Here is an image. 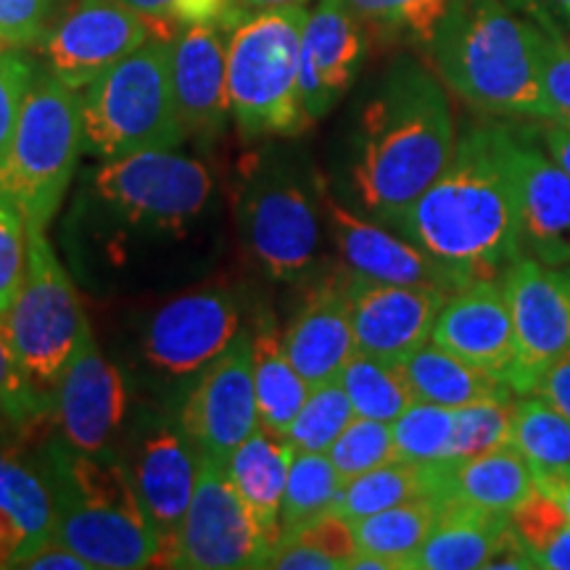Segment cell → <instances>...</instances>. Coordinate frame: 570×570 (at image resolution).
I'll return each mask as SVG.
<instances>
[{
  "label": "cell",
  "instance_id": "cell-1",
  "mask_svg": "<svg viewBox=\"0 0 570 570\" xmlns=\"http://www.w3.org/2000/svg\"><path fill=\"white\" fill-rule=\"evenodd\" d=\"M515 146L502 125L470 127L444 173L391 225L468 283L504 277L523 256Z\"/></svg>",
  "mask_w": 570,
  "mask_h": 570
},
{
  "label": "cell",
  "instance_id": "cell-2",
  "mask_svg": "<svg viewBox=\"0 0 570 570\" xmlns=\"http://www.w3.org/2000/svg\"><path fill=\"white\" fill-rule=\"evenodd\" d=\"M454 146L452 109L436 77L412 59L396 61L356 132L352 185L362 209L394 223L444 173Z\"/></svg>",
  "mask_w": 570,
  "mask_h": 570
},
{
  "label": "cell",
  "instance_id": "cell-3",
  "mask_svg": "<svg viewBox=\"0 0 570 570\" xmlns=\"http://www.w3.org/2000/svg\"><path fill=\"white\" fill-rule=\"evenodd\" d=\"M449 90L483 114L550 119L537 63V24L508 0H449L428 40Z\"/></svg>",
  "mask_w": 570,
  "mask_h": 570
},
{
  "label": "cell",
  "instance_id": "cell-4",
  "mask_svg": "<svg viewBox=\"0 0 570 570\" xmlns=\"http://www.w3.org/2000/svg\"><path fill=\"white\" fill-rule=\"evenodd\" d=\"M42 470L56 504L53 541L88 560L92 570L159 566V531L125 462L63 444L46 454Z\"/></svg>",
  "mask_w": 570,
  "mask_h": 570
},
{
  "label": "cell",
  "instance_id": "cell-5",
  "mask_svg": "<svg viewBox=\"0 0 570 570\" xmlns=\"http://www.w3.org/2000/svg\"><path fill=\"white\" fill-rule=\"evenodd\" d=\"M173 40L148 38L82 96V151L106 161L185 140L173 90Z\"/></svg>",
  "mask_w": 570,
  "mask_h": 570
},
{
  "label": "cell",
  "instance_id": "cell-6",
  "mask_svg": "<svg viewBox=\"0 0 570 570\" xmlns=\"http://www.w3.org/2000/svg\"><path fill=\"white\" fill-rule=\"evenodd\" d=\"M304 6L254 11L227 38V96L240 138L294 135L304 130L298 98V56Z\"/></svg>",
  "mask_w": 570,
  "mask_h": 570
},
{
  "label": "cell",
  "instance_id": "cell-7",
  "mask_svg": "<svg viewBox=\"0 0 570 570\" xmlns=\"http://www.w3.org/2000/svg\"><path fill=\"white\" fill-rule=\"evenodd\" d=\"M82 151V98L61 80L35 75L17 132L0 159V194L27 227L46 230L59 212Z\"/></svg>",
  "mask_w": 570,
  "mask_h": 570
},
{
  "label": "cell",
  "instance_id": "cell-8",
  "mask_svg": "<svg viewBox=\"0 0 570 570\" xmlns=\"http://www.w3.org/2000/svg\"><path fill=\"white\" fill-rule=\"evenodd\" d=\"M6 323L27 375L48 394L59 383L90 323L42 227H27L24 281Z\"/></svg>",
  "mask_w": 570,
  "mask_h": 570
},
{
  "label": "cell",
  "instance_id": "cell-9",
  "mask_svg": "<svg viewBox=\"0 0 570 570\" xmlns=\"http://www.w3.org/2000/svg\"><path fill=\"white\" fill-rule=\"evenodd\" d=\"M277 547L227 473L223 460L202 452L196 491L177 533L169 568L244 570L265 568Z\"/></svg>",
  "mask_w": 570,
  "mask_h": 570
},
{
  "label": "cell",
  "instance_id": "cell-10",
  "mask_svg": "<svg viewBox=\"0 0 570 570\" xmlns=\"http://www.w3.org/2000/svg\"><path fill=\"white\" fill-rule=\"evenodd\" d=\"M92 188L132 227L180 233L209 202L212 177L196 159L154 148L106 161L92 175Z\"/></svg>",
  "mask_w": 570,
  "mask_h": 570
},
{
  "label": "cell",
  "instance_id": "cell-11",
  "mask_svg": "<svg viewBox=\"0 0 570 570\" xmlns=\"http://www.w3.org/2000/svg\"><path fill=\"white\" fill-rule=\"evenodd\" d=\"M238 223L248 254L277 281H294L315 267L317 204L294 175L283 169L248 175L238 196Z\"/></svg>",
  "mask_w": 570,
  "mask_h": 570
},
{
  "label": "cell",
  "instance_id": "cell-12",
  "mask_svg": "<svg viewBox=\"0 0 570 570\" xmlns=\"http://www.w3.org/2000/svg\"><path fill=\"white\" fill-rule=\"evenodd\" d=\"M161 30L175 38L180 27L142 17L119 0H80L48 30L42 51L56 80L85 90L148 38H161Z\"/></svg>",
  "mask_w": 570,
  "mask_h": 570
},
{
  "label": "cell",
  "instance_id": "cell-13",
  "mask_svg": "<svg viewBox=\"0 0 570 570\" xmlns=\"http://www.w3.org/2000/svg\"><path fill=\"white\" fill-rule=\"evenodd\" d=\"M502 281L515 327V362L508 386L525 396L570 352V265L552 267L523 254Z\"/></svg>",
  "mask_w": 570,
  "mask_h": 570
},
{
  "label": "cell",
  "instance_id": "cell-14",
  "mask_svg": "<svg viewBox=\"0 0 570 570\" xmlns=\"http://www.w3.org/2000/svg\"><path fill=\"white\" fill-rule=\"evenodd\" d=\"M180 425L198 452L223 462L259 428L252 333H240L202 370L183 404Z\"/></svg>",
  "mask_w": 570,
  "mask_h": 570
},
{
  "label": "cell",
  "instance_id": "cell-15",
  "mask_svg": "<svg viewBox=\"0 0 570 570\" xmlns=\"http://www.w3.org/2000/svg\"><path fill=\"white\" fill-rule=\"evenodd\" d=\"M356 352L399 360L431 341L449 294L428 285H396L344 273Z\"/></svg>",
  "mask_w": 570,
  "mask_h": 570
},
{
  "label": "cell",
  "instance_id": "cell-16",
  "mask_svg": "<svg viewBox=\"0 0 570 570\" xmlns=\"http://www.w3.org/2000/svg\"><path fill=\"white\" fill-rule=\"evenodd\" d=\"M202 452L183 425L167 420L154 423L135 439L130 460L125 462L148 518L161 539V568H169L177 533L196 491Z\"/></svg>",
  "mask_w": 570,
  "mask_h": 570
},
{
  "label": "cell",
  "instance_id": "cell-17",
  "mask_svg": "<svg viewBox=\"0 0 570 570\" xmlns=\"http://www.w3.org/2000/svg\"><path fill=\"white\" fill-rule=\"evenodd\" d=\"M240 333V306L227 291H194L164 304L148 323L146 360L167 375H194Z\"/></svg>",
  "mask_w": 570,
  "mask_h": 570
},
{
  "label": "cell",
  "instance_id": "cell-18",
  "mask_svg": "<svg viewBox=\"0 0 570 570\" xmlns=\"http://www.w3.org/2000/svg\"><path fill=\"white\" fill-rule=\"evenodd\" d=\"M365 24L348 0H317L306 13L298 56V98L304 125L317 122L352 88L365 59Z\"/></svg>",
  "mask_w": 570,
  "mask_h": 570
},
{
  "label": "cell",
  "instance_id": "cell-19",
  "mask_svg": "<svg viewBox=\"0 0 570 570\" xmlns=\"http://www.w3.org/2000/svg\"><path fill=\"white\" fill-rule=\"evenodd\" d=\"M53 412L63 441L77 452L104 454L122 428L125 377L98 348L90 327L56 383Z\"/></svg>",
  "mask_w": 570,
  "mask_h": 570
},
{
  "label": "cell",
  "instance_id": "cell-20",
  "mask_svg": "<svg viewBox=\"0 0 570 570\" xmlns=\"http://www.w3.org/2000/svg\"><path fill=\"white\" fill-rule=\"evenodd\" d=\"M323 209L348 273L381 283L428 285V288L446 291L449 296L470 285L465 277L441 265L425 248L412 244L410 238H399L386 227L360 219L336 198L323 196Z\"/></svg>",
  "mask_w": 570,
  "mask_h": 570
},
{
  "label": "cell",
  "instance_id": "cell-21",
  "mask_svg": "<svg viewBox=\"0 0 570 570\" xmlns=\"http://www.w3.org/2000/svg\"><path fill=\"white\" fill-rule=\"evenodd\" d=\"M431 341L470 365L508 381L515 362V327L504 281H475L446 298Z\"/></svg>",
  "mask_w": 570,
  "mask_h": 570
},
{
  "label": "cell",
  "instance_id": "cell-22",
  "mask_svg": "<svg viewBox=\"0 0 570 570\" xmlns=\"http://www.w3.org/2000/svg\"><path fill=\"white\" fill-rule=\"evenodd\" d=\"M177 117L188 135H217L230 117L223 24H185L173 42Z\"/></svg>",
  "mask_w": 570,
  "mask_h": 570
},
{
  "label": "cell",
  "instance_id": "cell-23",
  "mask_svg": "<svg viewBox=\"0 0 570 570\" xmlns=\"http://www.w3.org/2000/svg\"><path fill=\"white\" fill-rule=\"evenodd\" d=\"M520 252L544 265H570V175L539 148L515 146Z\"/></svg>",
  "mask_w": 570,
  "mask_h": 570
},
{
  "label": "cell",
  "instance_id": "cell-24",
  "mask_svg": "<svg viewBox=\"0 0 570 570\" xmlns=\"http://www.w3.org/2000/svg\"><path fill=\"white\" fill-rule=\"evenodd\" d=\"M283 348L309 386L338 381L356 354L344 273L320 283L283 333Z\"/></svg>",
  "mask_w": 570,
  "mask_h": 570
},
{
  "label": "cell",
  "instance_id": "cell-25",
  "mask_svg": "<svg viewBox=\"0 0 570 570\" xmlns=\"http://www.w3.org/2000/svg\"><path fill=\"white\" fill-rule=\"evenodd\" d=\"M56 504L46 470L0 449V568H21L53 539Z\"/></svg>",
  "mask_w": 570,
  "mask_h": 570
},
{
  "label": "cell",
  "instance_id": "cell-26",
  "mask_svg": "<svg viewBox=\"0 0 570 570\" xmlns=\"http://www.w3.org/2000/svg\"><path fill=\"white\" fill-rule=\"evenodd\" d=\"M431 497L441 504L468 502L504 515H512V510L537 489L529 460L512 444L465 460L431 462Z\"/></svg>",
  "mask_w": 570,
  "mask_h": 570
},
{
  "label": "cell",
  "instance_id": "cell-27",
  "mask_svg": "<svg viewBox=\"0 0 570 570\" xmlns=\"http://www.w3.org/2000/svg\"><path fill=\"white\" fill-rule=\"evenodd\" d=\"M515 537L512 518L468 502H444L439 520L423 541L410 570L487 568Z\"/></svg>",
  "mask_w": 570,
  "mask_h": 570
},
{
  "label": "cell",
  "instance_id": "cell-28",
  "mask_svg": "<svg viewBox=\"0 0 570 570\" xmlns=\"http://www.w3.org/2000/svg\"><path fill=\"white\" fill-rule=\"evenodd\" d=\"M296 446L288 433L262 425L227 458V473L269 539L281 541V508Z\"/></svg>",
  "mask_w": 570,
  "mask_h": 570
},
{
  "label": "cell",
  "instance_id": "cell-29",
  "mask_svg": "<svg viewBox=\"0 0 570 570\" xmlns=\"http://www.w3.org/2000/svg\"><path fill=\"white\" fill-rule=\"evenodd\" d=\"M402 375L407 377L412 394L420 402L441 404V407H465V404L489 402V399H512V391L504 377L489 370H481L446 348L423 344L396 360Z\"/></svg>",
  "mask_w": 570,
  "mask_h": 570
},
{
  "label": "cell",
  "instance_id": "cell-30",
  "mask_svg": "<svg viewBox=\"0 0 570 570\" xmlns=\"http://www.w3.org/2000/svg\"><path fill=\"white\" fill-rule=\"evenodd\" d=\"M254 383L259 423L288 433L312 386L288 360L273 323L259 325L254 333Z\"/></svg>",
  "mask_w": 570,
  "mask_h": 570
},
{
  "label": "cell",
  "instance_id": "cell-31",
  "mask_svg": "<svg viewBox=\"0 0 570 570\" xmlns=\"http://www.w3.org/2000/svg\"><path fill=\"white\" fill-rule=\"evenodd\" d=\"M441 502L436 497H415L394 508L375 512L354 523L360 552L377 554L396 562L399 570H410L423 541L436 525Z\"/></svg>",
  "mask_w": 570,
  "mask_h": 570
},
{
  "label": "cell",
  "instance_id": "cell-32",
  "mask_svg": "<svg viewBox=\"0 0 570 570\" xmlns=\"http://www.w3.org/2000/svg\"><path fill=\"white\" fill-rule=\"evenodd\" d=\"M431 465L396 458L386 465H377L367 473L356 475V479H348L341 489L333 512H338L348 523H356V520L394 508V504L407 502V499L431 497Z\"/></svg>",
  "mask_w": 570,
  "mask_h": 570
},
{
  "label": "cell",
  "instance_id": "cell-33",
  "mask_svg": "<svg viewBox=\"0 0 570 570\" xmlns=\"http://www.w3.org/2000/svg\"><path fill=\"white\" fill-rule=\"evenodd\" d=\"M338 383L360 417L394 423L410 404L417 402L396 360L383 356L356 352L341 370Z\"/></svg>",
  "mask_w": 570,
  "mask_h": 570
},
{
  "label": "cell",
  "instance_id": "cell-34",
  "mask_svg": "<svg viewBox=\"0 0 570 570\" xmlns=\"http://www.w3.org/2000/svg\"><path fill=\"white\" fill-rule=\"evenodd\" d=\"M344 483L346 481L341 479L327 452H302V449H296L283 494L281 539L291 537L312 520L336 510Z\"/></svg>",
  "mask_w": 570,
  "mask_h": 570
},
{
  "label": "cell",
  "instance_id": "cell-35",
  "mask_svg": "<svg viewBox=\"0 0 570 570\" xmlns=\"http://www.w3.org/2000/svg\"><path fill=\"white\" fill-rule=\"evenodd\" d=\"M510 444L529 460L531 470L570 468V417L547 399L525 394L512 402Z\"/></svg>",
  "mask_w": 570,
  "mask_h": 570
},
{
  "label": "cell",
  "instance_id": "cell-36",
  "mask_svg": "<svg viewBox=\"0 0 570 570\" xmlns=\"http://www.w3.org/2000/svg\"><path fill=\"white\" fill-rule=\"evenodd\" d=\"M391 431H394L399 460L420 462V465L444 462L452 446L454 410L417 399L391 423Z\"/></svg>",
  "mask_w": 570,
  "mask_h": 570
},
{
  "label": "cell",
  "instance_id": "cell-37",
  "mask_svg": "<svg viewBox=\"0 0 570 570\" xmlns=\"http://www.w3.org/2000/svg\"><path fill=\"white\" fill-rule=\"evenodd\" d=\"M354 417L356 412L344 386L338 381L320 383L309 389V396L291 425L288 439L302 452H327Z\"/></svg>",
  "mask_w": 570,
  "mask_h": 570
},
{
  "label": "cell",
  "instance_id": "cell-38",
  "mask_svg": "<svg viewBox=\"0 0 570 570\" xmlns=\"http://www.w3.org/2000/svg\"><path fill=\"white\" fill-rule=\"evenodd\" d=\"M51 407L53 399L30 381L13 346L9 323L0 315V425L30 428Z\"/></svg>",
  "mask_w": 570,
  "mask_h": 570
},
{
  "label": "cell",
  "instance_id": "cell-39",
  "mask_svg": "<svg viewBox=\"0 0 570 570\" xmlns=\"http://www.w3.org/2000/svg\"><path fill=\"white\" fill-rule=\"evenodd\" d=\"M362 24L386 38L428 42L444 17L449 0H348Z\"/></svg>",
  "mask_w": 570,
  "mask_h": 570
},
{
  "label": "cell",
  "instance_id": "cell-40",
  "mask_svg": "<svg viewBox=\"0 0 570 570\" xmlns=\"http://www.w3.org/2000/svg\"><path fill=\"white\" fill-rule=\"evenodd\" d=\"M512 399L465 404L454 410V433L449 460H465L510 444Z\"/></svg>",
  "mask_w": 570,
  "mask_h": 570
},
{
  "label": "cell",
  "instance_id": "cell-41",
  "mask_svg": "<svg viewBox=\"0 0 570 570\" xmlns=\"http://www.w3.org/2000/svg\"><path fill=\"white\" fill-rule=\"evenodd\" d=\"M327 458L333 460L344 481L356 479V475L367 473L377 465H386V462L396 460L391 423L356 415L344 428V433L333 441V446L327 449Z\"/></svg>",
  "mask_w": 570,
  "mask_h": 570
},
{
  "label": "cell",
  "instance_id": "cell-42",
  "mask_svg": "<svg viewBox=\"0 0 570 570\" xmlns=\"http://www.w3.org/2000/svg\"><path fill=\"white\" fill-rule=\"evenodd\" d=\"M537 24V63L550 119L570 125V46L562 40L558 24L550 19H533Z\"/></svg>",
  "mask_w": 570,
  "mask_h": 570
},
{
  "label": "cell",
  "instance_id": "cell-43",
  "mask_svg": "<svg viewBox=\"0 0 570 570\" xmlns=\"http://www.w3.org/2000/svg\"><path fill=\"white\" fill-rule=\"evenodd\" d=\"M130 6L142 17L167 21V24H223L233 27L240 19H246V11L240 9L238 0H119Z\"/></svg>",
  "mask_w": 570,
  "mask_h": 570
},
{
  "label": "cell",
  "instance_id": "cell-44",
  "mask_svg": "<svg viewBox=\"0 0 570 570\" xmlns=\"http://www.w3.org/2000/svg\"><path fill=\"white\" fill-rule=\"evenodd\" d=\"M27 265V223L9 198L0 194V315L17 302Z\"/></svg>",
  "mask_w": 570,
  "mask_h": 570
},
{
  "label": "cell",
  "instance_id": "cell-45",
  "mask_svg": "<svg viewBox=\"0 0 570 570\" xmlns=\"http://www.w3.org/2000/svg\"><path fill=\"white\" fill-rule=\"evenodd\" d=\"M32 80L35 69L24 56H19L13 48L0 51V159L9 151L13 132H17L21 106H24Z\"/></svg>",
  "mask_w": 570,
  "mask_h": 570
},
{
  "label": "cell",
  "instance_id": "cell-46",
  "mask_svg": "<svg viewBox=\"0 0 570 570\" xmlns=\"http://www.w3.org/2000/svg\"><path fill=\"white\" fill-rule=\"evenodd\" d=\"M56 0H0V40L24 48L48 35Z\"/></svg>",
  "mask_w": 570,
  "mask_h": 570
},
{
  "label": "cell",
  "instance_id": "cell-47",
  "mask_svg": "<svg viewBox=\"0 0 570 570\" xmlns=\"http://www.w3.org/2000/svg\"><path fill=\"white\" fill-rule=\"evenodd\" d=\"M533 394L547 399L554 410L570 417V352L562 354L554 365L539 377Z\"/></svg>",
  "mask_w": 570,
  "mask_h": 570
},
{
  "label": "cell",
  "instance_id": "cell-48",
  "mask_svg": "<svg viewBox=\"0 0 570 570\" xmlns=\"http://www.w3.org/2000/svg\"><path fill=\"white\" fill-rule=\"evenodd\" d=\"M533 566L547 570H570V518L529 552Z\"/></svg>",
  "mask_w": 570,
  "mask_h": 570
},
{
  "label": "cell",
  "instance_id": "cell-49",
  "mask_svg": "<svg viewBox=\"0 0 570 570\" xmlns=\"http://www.w3.org/2000/svg\"><path fill=\"white\" fill-rule=\"evenodd\" d=\"M21 568L30 570H92V566L77 552H71L69 547L59 544V541H48L46 547H40L30 560Z\"/></svg>",
  "mask_w": 570,
  "mask_h": 570
},
{
  "label": "cell",
  "instance_id": "cell-50",
  "mask_svg": "<svg viewBox=\"0 0 570 570\" xmlns=\"http://www.w3.org/2000/svg\"><path fill=\"white\" fill-rule=\"evenodd\" d=\"M533 483L541 494L552 497L570 518V468L566 470H533Z\"/></svg>",
  "mask_w": 570,
  "mask_h": 570
},
{
  "label": "cell",
  "instance_id": "cell-51",
  "mask_svg": "<svg viewBox=\"0 0 570 570\" xmlns=\"http://www.w3.org/2000/svg\"><path fill=\"white\" fill-rule=\"evenodd\" d=\"M520 11H529L531 19L568 21L570 24V0H510Z\"/></svg>",
  "mask_w": 570,
  "mask_h": 570
},
{
  "label": "cell",
  "instance_id": "cell-52",
  "mask_svg": "<svg viewBox=\"0 0 570 570\" xmlns=\"http://www.w3.org/2000/svg\"><path fill=\"white\" fill-rule=\"evenodd\" d=\"M544 140H547V148H550L552 159L570 175V125L554 122L550 130L544 132Z\"/></svg>",
  "mask_w": 570,
  "mask_h": 570
},
{
  "label": "cell",
  "instance_id": "cell-53",
  "mask_svg": "<svg viewBox=\"0 0 570 570\" xmlns=\"http://www.w3.org/2000/svg\"><path fill=\"white\" fill-rule=\"evenodd\" d=\"M348 570H399L396 562L386 558H377V554L370 552H356L354 560L348 562Z\"/></svg>",
  "mask_w": 570,
  "mask_h": 570
},
{
  "label": "cell",
  "instance_id": "cell-54",
  "mask_svg": "<svg viewBox=\"0 0 570 570\" xmlns=\"http://www.w3.org/2000/svg\"><path fill=\"white\" fill-rule=\"evenodd\" d=\"M309 0H238L244 11H267V9H285V6H306Z\"/></svg>",
  "mask_w": 570,
  "mask_h": 570
},
{
  "label": "cell",
  "instance_id": "cell-55",
  "mask_svg": "<svg viewBox=\"0 0 570 570\" xmlns=\"http://www.w3.org/2000/svg\"><path fill=\"white\" fill-rule=\"evenodd\" d=\"M9 48H11V46H6V42L0 40V51H9Z\"/></svg>",
  "mask_w": 570,
  "mask_h": 570
}]
</instances>
